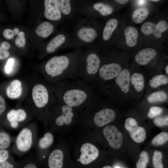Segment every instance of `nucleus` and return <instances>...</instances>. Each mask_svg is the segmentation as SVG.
<instances>
[{"label": "nucleus", "instance_id": "nucleus-19", "mask_svg": "<svg viewBox=\"0 0 168 168\" xmlns=\"http://www.w3.org/2000/svg\"><path fill=\"white\" fill-rule=\"evenodd\" d=\"M64 158L62 151L60 149L54 150L49 156L47 166L48 168H62Z\"/></svg>", "mask_w": 168, "mask_h": 168}, {"label": "nucleus", "instance_id": "nucleus-39", "mask_svg": "<svg viewBox=\"0 0 168 168\" xmlns=\"http://www.w3.org/2000/svg\"><path fill=\"white\" fill-rule=\"evenodd\" d=\"M163 111V109L159 107L153 106L149 109L147 114L148 117L150 118H153L160 114Z\"/></svg>", "mask_w": 168, "mask_h": 168}, {"label": "nucleus", "instance_id": "nucleus-31", "mask_svg": "<svg viewBox=\"0 0 168 168\" xmlns=\"http://www.w3.org/2000/svg\"><path fill=\"white\" fill-rule=\"evenodd\" d=\"M168 140V134L167 133L162 132L154 137L152 141V143L155 146L161 145Z\"/></svg>", "mask_w": 168, "mask_h": 168}, {"label": "nucleus", "instance_id": "nucleus-2", "mask_svg": "<svg viewBox=\"0 0 168 168\" xmlns=\"http://www.w3.org/2000/svg\"><path fill=\"white\" fill-rule=\"evenodd\" d=\"M84 51L82 48L74 49L66 54L55 56L46 63L44 70L51 79L61 81L73 78L78 63Z\"/></svg>", "mask_w": 168, "mask_h": 168}, {"label": "nucleus", "instance_id": "nucleus-51", "mask_svg": "<svg viewBox=\"0 0 168 168\" xmlns=\"http://www.w3.org/2000/svg\"><path fill=\"white\" fill-rule=\"evenodd\" d=\"M150 1L154 2H157L159 1V0H150Z\"/></svg>", "mask_w": 168, "mask_h": 168}, {"label": "nucleus", "instance_id": "nucleus-20", "mask_svg": "<svg viewBox=\"0 0 168 168\" xmlns=\"http://www.w3.org/2000/svg\"><path fill=\"white\" fill-rule=\"evenodd\" d=\"M130 78L129 71L126 69L121 71L115 77L116 84L124 93H127L129 91Z\"/></svg>", "mask_w": 168, "mask_h": 168}, {"label": "nucleus", "instance_id": "nucleus-8", "mask_svg": "<svg viewBox=\"0 0 168 168\" xmlns=\"http://www.w3.org/2000/svg\"><path fill=\"white\" fill-rule=\"evenodd\" d=\"M113 10L112 7L108 4L100 2L83 0L82 14L86 17L92 18L96 12L103 16H107L111 14Z\"/></svg>", "mask_w": 168, "mask_h": 168}, {"label": "nucleus", "instance_id": "nucleus-32", "mask_svg": "<svg viewBox=\"0 0 168 168\" xmlns=\"http://www.w3.org/2000/svg\"><path fill=\"white\" fill-rule=\"evenodd\" d=\"M149 159V156L147 152L145 151H142L137 163V168H146Z\"/></svg>", "mask_w": 168, "mask_h": 168}, {"label": "nucleus", "instance_id": "nucleus-3", "mask_svg": "<svg viewBox=\"0 0 168 168\" xmlns=\"http://www.w3.org/2000/svg\"><path fill=\"white\" fill-rule=\"evenodd\" d=\"M70 32L73 49L95 46L99 34L94 18H81L75 22Z\"/></svg>", "mask_w": 168, "mask_h": 168}, {"label": "nucleus", "instance_id": "nucleus-49", "mask_svg": "<svg viewBox=\"0 0 168 168\" xmlns=\"http://www.w3.org/2000/svg\"><path fill=\"white\" fill-rule=\"evenodd\" d=\"M166 73L168 74V66L167 65L166 68Z\"/></svg>", "mask_w": 168, "mask_h": 168}, {"label": "nucleus", "instance_id": "nucleus-42", "mask_svg": "<svg viewBox=\"0 0 168 168\" xmlns=\"http://www.w3.org/2000/svg\"><path fill=\"white\" fill-rule=\"evenodd\" d=\"M4 37L7 39H12L14 35L12 30L9 29H5L3 32Z\"/></svg>", "mask_w": 168, "mask_h": 168}, {"label": "nucleus", "instance_id": "nucleus-15", "mask_svg": "<svg viewBox=\"0 0 168 168\" xmlns=\"http://www.w3.org/2000/svg\"><path fill=\"white\" fill-rule=\"evenodd\" d=\"M54 140L53 134L49 132L45 133L43 136L38 139L35 146L38 163L42 162L45 158L44 152L52 145Z\"/></svg>", "mask_w": 168, "mask_h": 168}, {"label": "nucleus", "instance_id": "nucleus-22", "mask_svg": "<svg viewBox=\"0 0 168 168\" xmlns=\"http://www.w3.org/2000/svg\"><path fill=\"white\" fill-rule=\"evenodd\" d=\"M22 92V87L21 81L18 79L12 81L6 89V93L9 98L15 99L20 96Z\"/></svg>", "mask_w": 168, "mask_h": 168}, {"label": "nucleus", "instance_id": "nucleus-10", "mask_svg": "<svg viewBox=\"0 0 168 168\" xmlns=\"http://www.w3.org/2000/svg\"><path fill=\"white\" fill-rule=\"evenodd\" d=\"M124 126L135 142L139 143L144 141L146 136V131L143 127L138 126L135 119L132 118H127L125 120Z\"/></svg>", "mask_w": 168, "mask_h": 168}, {"label": "nucleus", "instance_id": "nucleus-7", "mask_svg": "<svg viewBox=\"0 0 168 168\" xmlns=\"http://www.w3.org/2000/svg\"><path fill=\"white\" fill-rule=\"evenodd\" d=\"M60 48L73 49L70 31L63 30L52 38L46 47V51L49 54L52 53Z\"/></svg>", "mask_w": 168, "mask_h": 168}, {"label": "nucleus", "instance_id": "nucleus-46", "mask_svg": "<svg viewBox=\"0 0 168 168\" xmlns=\"http://www.w3.org/2000/svg\"><path fill=\"white\" fill-rule=\"evenodd\" d=\"M13 32L14 36L17 35L19 32V29L17 28H15L13 30Z\"/></svg>", "mask_w": 168, "mask_h": 168}, {"label": "nucleus", "instance_id": "nucleus-1", "mask_svg": "<svg viewBox=\"0 0 168 168\" xmlns=\"http://www.w3.org/2000/svg\"><path fill=\"white\" fill-rule=\"evenodd\" d=\"M58 84L57 91L60 101L75 109L86 107L96 95L92 85L82 79L68 78Z\"/></svg>", "mask_w": 168, "mask_h": 168}, {"label": "nucleus", "instance_id": "nucleus-18", "mask_svg": "<svg viewBox=\"0 0 168 168\" xmlns=\"http://www.w3.org/2000/svg\"><path fill=\"white\" fill-rule=\"evenodd\" d=\"M156 54V51L153 49H144L137 53L135 56V59L138 64L141 65H145L153 59Z\"/></svg>", "mask_w": 168, "mask_h": 168}, {"label": "nucleus", "instance_id": "nucleus-17", "mask_svg": "<svg viewBox=\"0 0 168 168\" xmlns=\"http://www.w3.org/2000/svg\"><path fill=\"white\" fill-rule=\"evenodd\" d=\"M44 16L48 20L51 21H64L65 20L55 0H45Z\"/></svg>", "mask_w": 168, "mask_h": 168}, {"label": "nucleus", "instance_id": "nucleus-6", "mask_svg": "<svg viewBox=\"0 0 168 168\" xmlns=\"http://www.w3.org/2000/svg\"><path fill=\"white\" fill-rule=\"evenodd\" d=\"M66 22H77L82 14L83 0H55Z\"/></svg>", "mask_w": 168, "mask_h": 168}, {"label": "nucleus", "instance_id": "nucleus-24", "mask_svg": "<svg viewBox=\"0 0 168 168\" xmlns=\"http://www.w3.org/2000/svg\"><path fill=\"white\" fill-rule=\"evenodd\" d=\"M126 43L129 47L134 46L137 44L138 32L137 29L132 26H128L124 30Z\"/></svg>", "mask_w": 168, "mask_h": 168}, {"label": "nucleus", "instance_id": "nucleus-14", "mask_svg": "<svg viewBox=\"0 0 168 168\" xmlns=\"http://www.w3.org/2000/svg\"><path fill=\"white\" fill-rule=\"evenodd\" d=\"M81 154L78 160L83 165H88L95 160L98 157V149L93 144L87 143L83 144L80 149Z\"/></svg>", "mask_w": 168, "mask_h": 168}, {"label": "nucleus", "instance_id": "nucleus-36", "mask_svg": "<svg viewBox=\"0 0 168 168\" xmlns=\"http://www.w3.org/2000/svg\"><path fill=\"white\" fill-rule=\"evenodd\" d=\"M13 158L10 150L8 149H0V162Z\"/></svg>", "mask_w": 168, "mask_h": 168}, {"label": "nucleus", "instance_id": "nucleus-9", "mask_svg": "<svg viewBox=\"0 0 168 168\" xmlns=\"http://www.w3.org/2000/svg\"><path fill=\"white\" fill-rule=\"evenodd\" d=\"M7 123L4 126L9 129L17 130L21 129L27 118L26 111L22 109H12L7 114Z\"/></svg>", "mask_w": 168, "mask_h": 168}, {"label": "nucleus", "instance_id": "nucleus-4", "mask_svg": "<svg viewBox=\"0 0 168 168\" xmlns=\"http://www.w3.org/2000/svg\"><path fill=\"white\" fill-rule=\"evenodd\" d=\"M101 60L95 46L89 48L80 58L73 78L91 84L98 72Z\"/></svg>", "mask_w": 168, "mask_h": 168}, {"label": "nucleus", "instance_id": "nucleus-13", "mask_svg": "<svg viewBox=\"0 0 168 168\" xmlns=\"http://www.w3.org/2000/svg\"><path fill=\"white\" fill-rule=\"evenodd\" d=\"M103 133L110 146L114 149H118L122 144L123 135L117 128L112 125H108L103 130Z\"/></svg>", "mask_w": 168, "mask_h": 168}, {"label": "nucleus", "instance_id": "nucleus-30", "mask_svg": "<svg viewBox=\"0 0 168 168\" xmlns=\"http://www.w3.org/2000/svg\"><path fill=\"white\" fill-rule=\"evenodd\" d=\"M141 30L145 35H149L153 33L155 35L156 32V24L151 22H146L142 25Z\"/></svg>", "mask_w": 168, "mask_h": 168}, {"label": "nucleus", "instance_id": "nucleus-21", "mask_svg": "<svg viewBox=\"0 0 168 168\" xmlns=\"http://www.w3.org/2000/svg\"><path fill=\"white\" fill-rule=\"evenodd\" d=\"M118 24L117 20L114 18H111L106 22L101 33V39L104 42L109 41L116 28Z\"/></svg>", "mask_w": 168, "mask_h": 168}, {"label": "nucleus", "instance_id": "nucleus-47", "mask_svg": "<svg viewBox=\"0 0 168 168\" xmlns=\"http://www.w3.org/2000/svg\"><path fill=\"white\" fill-rule=\"evenodd\" d=\"M138 1V3L139 4H140L141 5H142L145 2V1H141V0H140V1Z\"/></svg>", "mask_w": 168, "mask_h": 168}, {"label": "nucleus", "instance_id": "nucleus-38", "mask_svg": "<svg viewBox=\"0 0 168 168\" xmlns=\"http://www.w3.org/2000/svg\"><path fill=\"white\" fill-rule=\"evenodd\" d=\"M19 163L16 161L14 158L0 162V168H16Z\"/></svg>", "mask_w": 168, "mask_h": 168}, {"label": "nucleus", "instance_id": "nucleus-35", "mask_svg": "<svg viewBox=\"0 0 168 168\" xmlns=\"http://www.w3.org/2000/svg\"><path fill=\"white\" fill-rule=\"evenodd\" d=\"M168 28V25L165 21L161 20L159 21L156 24V32L154 35L158 38L161 37V33L166 31Z\"/></svg>", "mask_w": 168, "mask_h": 168}, {"label": "nucleus", "instance_id": "nucleus-29", "mask_svg": "<svg viewBox=\"0 0 168 168\" xmlns=\"http://www.w3.org/2000/svg\"><path fill=\"white\" fill-rule=\"evenodd\" d=\"M168 82V78L167 76L159 75L154 76L149 80V85L152 88H155Z\"/></svg>", "mask_w": 168, "mask_h": 168}, {"label": "nucleus", "instance_id": "nucleus-25", "mask_svg": "<svg viewBox=\"0 0 168 168\" xmlns=\"http://www.w3.org/2000/svg\"><path fill=\"white\" fill-rule=\"evenodd\" d=\"M15 139L0 125V149H8Z\"/></svg>", "mask_w": 168, "mask_h": 168}, {"label": "nucleus", "instance_id": "nucleus-16", "mask_svg": "<svg viewBox=\"0 0 168 168\" xmlns=\"http://www.w3.org/2000/svg\"><path fill=\"white\" fill-rule=\"evenodd\" d=\"M116 116L115 112L109 108H105L96 111L94 114L93 120L95 124L101 127L112 122Z\"/></svg>", "mask_w": 168, "mask_h": 168}, {"label": "nucleus", "instance_id": "nucleus-34", "mask_svg": "<svg viewBox=\"0 0 168 168\" xmlns=\"http://www.w3.org/2000/svg\"><path fill=\"white\" fill-rule=\"evenodd\" d=\"M16 168H39L38 162L30 158L25 159L19 163Z\"/></svg>", "mask_w": 168, "mask_h": 168}, {"label": "nucleus", "instance_id": "nucleus-27", "mask_svg": "<svg viewBox=\"0 0 168 168\" xmlns=\"http://www.w3.org/2000/svg\"><path fill=\"white\" fill-rule=\"evenodd\" d=\"M130 80L137 91L139 92L142 91L144 87V77L141 73H133L130 78Z\"/></svg>", "mask_w": 168, "mask_h": 168}, {"label": "nucleus", "instance_id": "nucleus-41", "mask_svg": "<svg viewBox=\"0 0 168 168\" xmlns=\"http://www.w3.org/2000/svg\"><path fill=\"white\" fill-rule=\"evenodd\" d=\"M14 62V59L12 58H10L7 60L5 65V71L7 73L9 74L12 71Z\"/></svg>", "mask_w": 168, "mask_h": 168}, {"label": "nucleus", "instance_id": "nucleus-28", "mask_svg": "<svg viewBox=\"0 0 168 168\" xmlns=\"http://www.w3.org/2000/svg\"><path fill=\"white\" fill-rule=\"evenodd\" d=\"M168 98L166 93L163 91L154 92L149 95L147 97V100L150 103L164 102Z\"/></svg>", "mask_w": 168, "mask_h": 168}, {"label": "nucleus", "instance_id": "nucleus-44", "mask_svg": "<svg viewBox=\"0 0 168 168\" xmlns=\"http://www.w3.org/2000/svg\"><path fill=\"white\" fill-rule=\"evenodd\" d=\"M10 48V45L6 41H3L1 44V47L0 49L2 50H7Z\"/></svg>", "mask_w": 168, "mask_h": 168}, {"label": "nucleus", "instance_id": "nucleus-12", "mask_svg": "<svg viewBox=\"0 0 168 168\" xmlns=\"http://www.w3.org/2000/svg\"><path fill=\"white\" fill-rule=\"evenodd\" d=\"M60 102L58 106L60 113L56 116L54 120L55 124L57 126H62L64 124H70L75 117L76 109Z\"/></svg>", "mask_w": 168, "mask_h": 168}, {"label": "nucleus", "instance_id": "nucleus-45", "mask_svg": "<svg viewBox=\"0 0 168 168\" xmlns=\"http://www.w3.org/2000/svg\"><path fill=\"white\" fill-rule=\"evenodd\" d=\"M115 1L121 4H124L126 3L128 1L127 0H115Z\"/></svg>", "mask_w": 168, "mask_h": 168}, {"label": "nucleus", "instance_id": "nucleus-33", "mask_svg": "<svg viewBox=\"0 0 168 168\" xmlns=\"http://www.w3.org/2000/svg\"><path fill=\"white\" fill-rule=\"evenodd\" d=\"M163 155L160 151L155 150L154 151L152 159V163L154 168H163L162 159Z\"/></svg>", "mask_w": 168, "mask_h": 168}, {"label": "nucleus", "instance_id": "nucleus-48", "mask_svg": "<svg viewBox=\"0 0 168 168\" xmlns=\"http://www.w3.org/2000/svg\"><path fill=\"white\" fill-rule=\"evenodd\" d=\"M102 168H112L110 166H104Z\"/></svg>", "mask_w": 168, "mask_h": 168}, {"label": "nucleus", "instance_id": "nucleus-5", "mask_svg": "<svg viewBox=\"0 0 168 168\" xmlns=\"http://www.w3.org/2000/svg\"><path fill=\"white\" fill-rule=\"evenodd\" d=\"M38 139V128L35 125L23 127L15 137L12 152L17 156H22L35 147Z\"/></svg>", "mask_w": 168, "mask_h": 168}, {"label": "nucleus", "instance_id": "nucleus-52", "mask_svg": "<svg viewBox=\"0 0 168 168\" xmlns=\"http://www.w3.org/2000/svg\"><path fill=\"white\" fill-rule=\"evenodd\" d=\"M114 168H121L119 166H116Z\"/></svg>", "mask_w": 168, "mask_h": 168}, {"label": "nucleus", "instance_id": "nucleus-11", "mask_svg": "<svg viewBox=\"0 0 168 168\" xmlns=\"http://www.w3.org/2000/svg\"><path fill=\"white\" fill-rule=\"evenodd\" d=\"M32 97L36 106L41 109L49 103V94L47 87L41 84L35 85L32 90Z\"/></svg>", "mask_w": 168, "mask_h": 168}, {"label": "nucleus", "instance_id": "nucleus-43", "mask_svg": "<svg viewBox=\"0 0 168 168\" xmlns=\"http://www.w3.org/2000/svg\"><path fill=\"white\" fill-rule=\"evenodd\" d=\"M6 109V106L4 99L0 95V116L4 113Z\"/></svg>", "mask_w": 168, "mask_h": 168}, {"label": "nucleus", "instance_id": "nucleus-40", "mask_svg": "<svg viewBox=\"0 0 168 168\" xmlns=\"http://www.w3.org/2000/svg\"><path fill=\"white\" fill-rule=\"evenodd\" d=\"M168 117H157L155 119L154 122L157 126L162 127L165 125H168Z\"/></svg>", "mask_w": 168, "mask_h": 168}, {"label": "nucleus", "instance_id": "nucleus-50", "mask_svg": "<svg viewBox=\"0 0 168 168\" xmlns=\"http://www.w3.org/2000/svg\"><path fill=\"white\" fill-rule=\"evenodd\" d=\"M0 59H2V56L1 50L0 49Z\"/></svg>", "mask_w": 168, "mask_h": 168}, {"label": "nucleus", "instance_id": "nucleus-23", "mask_svg": "<svg viewBox=\"0 0 168 168\" xmlns=\"http://www.w3.org/2000/svg\"><path fill=\"white\" fill-rule=\"evenodd\" d=\"M54 30V26L49 21H45L38 26L35 30V33L39 36L46 38L52 34Z\"/></svg>", "mask_w": 168, "mask_h": 168}, {"label": "nucleus", "instance_id": "nucleus-37", "mask_svg": "<svg viewBox=\"0 0 168 168\" xmlns=\"http://www.w3.org/2000/svg\"><path fill=\"white\" fill-rule=\"evenodd\" d=\"M25 33L22 31L19 32L15 40L16 45L19 47H23L26 43V40L25 37Z\"/></svg>", "mask_w": 168, "mask_h": 168}, {"label": "nucleus", "instance_id": "nucleus-26", "mask_svg": "<svg viewBox=\"0 0 168 168\" xmlns=\"http://www.w3.org/2000/svg\"><path fill=\"white\" fill-rule=\"evenodd\" d=\"M149 12V10L147 8L137 9L134 11L132 14V20L136 23H140L147 17Z\"/></svg>", "mask_w": 168, "mask_h": 168}]
</instances>
